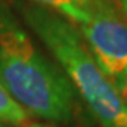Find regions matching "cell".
<instances>
[{
  "instance_id": "2",
  "label": "cell",
  "mask_w": 127,
  "mask_h": 127,
  "mask_svg": "<svg viewBox=\"0 0 127 127\" xmlns=\"http://www.w3.org/2000/svg\"><path fill=\"white\" fill-rule=\"evenodd\" d=\"M18 9L100 126L127 127V103L97 65L79 28L61 14L35 3L20 4Z\"/></svg>"
},
{
  "instance_id": "6",
  "label": "cell",
  "mask_w": 127,
  "mask_h": 127,
  "mask_svg": "<svg viewBox=\"0 0 127 127\" xmlns=\"http://www.w3.org/2000/svg\"><path fill=\"white\" fill-rule=\"evenodd\" d=\"M113 3L116 4L119 11H120V13L124 16V18L127 20V0H113Z\"/></svg>"
},
{
  "instance_id": "8",
  "label": "cell",
  "mask_w": 127,
  "mask_h": 127,
  "mask_svg": "<svg viewBox=\"0 0 127 127\" xmlns=\"http://www.w3.org/2000/svg\"><path fill=\"white\" fill-rule=\"evenodd\" d=\"M0 127H9V126H7L6 123H3V122H1V120H0Z\"/></svg>"
},
{
  "instance_id": "1",
  "label": "cell",
  "mask_w": 127,
  "mask_h": 127,
  "mask_svg": "<svg viewBox=\"0 0 127 127\" xmlns=\"http://www.w3.org/2000/svg\"><path fill=\"white\" fill-rule=\"evenodd\" d=\"M0 83L27 113L54 123L73 117L76 91L0 1Z\"/></svg>"
},
{
  "instance_id": "3",
  "label": "cell",
  "mask_w": 127,
  "mask_h": 127,
  "mask_svg": "<svg viewBox=\"0 0 127 127\" xmlns=\"http://www.w3.org/2000/svg\"><path fill=\"white\" fill-rule=\"evenodd\" d=\"M97 65L117 92L127 93V20L113 0H89L88 18L76 26Z\"/></svg>"
},
{
  "instance_id": "4",
  "label": "cell",
  "mask_w": 127,
  "mask_h": 127,
  "mask_svg": "<svg viewBox=\"0 0 127 127\" xmlns=\"http://www.w3.org/2000/svg\"><path fill=\"white\" fill-rule=\"evenodd\" d=\"M32 1L35 4H40L61 14L75 26L82 24L88 18L89 0H32Z\"/></svg>"
},
{
  "instance_id": "7",
  "label": "cell",
  "mask_w": 127,
  "mask_h": 127,
  "mask_svg": "<svg viewBox=\"0 0 127 127\" xmlns=\"http://www.w3.org/2000/svg\"><path fill=\"white\" fill-rule=\"evenodd\" d=\"M27 127H52V126H48V124H44V123H32Z\"/></svg>"
},
{
  "instance_id": "9",
  "label": "cell",
  "mask_w": 127,
  "mask_h": 127,
  "mask_svg": "<svg viewBox=\"0 0 127 127\" xmlns=\"http://www.w3.org/2000/svg\"><path fill=\"white\" fill-rule=\"evenodd\" d=\"M124 97H126V99H127V93H126V96H124ZM126 103H127V102H126Z\"/></svg>"
},
{
  "instance_id": "5",
  "label": "cell",
  "mask_w": 127,
  "mask_h": 127,
  "mask_svg": "<svg viewBox=\"0 0 127 127\" xmlns=\"http://www.w3.org/2000/svg\"><path fill=\"white\" fill-rule=\"evenodd\" d=\"M0 120L16 127L24 126L28 120V113L10 96L6 88L0 83Z\"/></svg>"
}]
</instances>
